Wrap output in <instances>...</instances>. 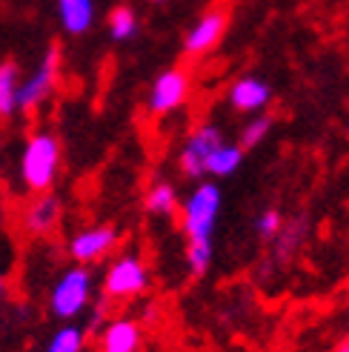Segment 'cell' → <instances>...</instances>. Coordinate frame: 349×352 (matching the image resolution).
<instances>
[{"label": "cell", "instance_id": "6da1fadb", "mask_svg": "<svg viewBox=\"0 0 349 352\" xmlns=\"http://www.w3.org/2000/svg\"><path fill=\"white\" fill-rule=\"evenodd\" d=\"M60 172V140L55 132H32L21 155V178L29 192H52Z\"/></svg>", "mask_w": 349, "mask_h": 352}, {"label": "cell", "instance_id": "7a4b0ae2", "mask_svg": "<svg viewBox=\"0 0 349 352\" xmlns=\"http://www.w3.org/2000/svg\"><path fill=\"white\" fill-rule=\"evenodd\" d=\"M218 215H221V189L215 184L195 186L181 212V223L189 243H212Z\"/></svg>", "mask_w": 349, "mask_h": 352}, {"label": "cell", "instance_id": "3957f363", "mask_svg": "<svg viewBox=\"0 0 349 352\" xmlns=\"http://www.w3.org/2000/svg\"><path fill=\"white\" fill-rule=\"evenodd\" d=\"M89 295H92V275L86 267H72L66 270L58 284L52 287V295H49V307L52 312L58 315L63 321H72L86 309L89 304Z\"/></svg>", "mask_w": 349, "mask_h": 352}, {"label": "cell", "instance_id": "277c9868", "mask_svg": "<svg viewBox=\"0 0 349 352\" xmlns=\"http://www.w3.org/2000/svg\"><path fill=\"white\" fill-rule=\"evenodd\" d=\"M146 287H149V270L137 255H120L117 261H112L106 278H103V292H106V298H115V301L141 295L146 292Z\"/></svg>", "mask_w": 349, "mask_h": 352}, {"label": "cell", "instance_id": "5b68a950", "mask_svg": "<svg viewBox=\"0 0 349 352\" xmlns=\"http://www.w3.org/2000/svg\"><path fill=\"white\" fill-rule=\"evenodd\" d=\"M58 75H60V49L49 46V52L38 63V69H34V72L21 83V89H17V109H23V112L38 109L52 95V89H55Z\"/></svg>", "mask_w": 349, "mask_h": 352}, {"label": "cell", "instance_id": "8992f818", "mask_svg": "<svg viewBox=\"0 0 349 352\" xmlns=\"http://www.w3.org/2000/svg\"><path fill=\"white\" fill-rule=\"evenodd\" d=\"M221 144H223V132L215 126V123H203V126H198L195 132L186 138V144H183V149L178 155L181 172L186 175V178H192V181H201L206 175L209 155H212Z\"/></svg>", "mask_w": 349, "mask_h": 352}, {"label": "cell", "instance_id": "52a82bcc", "mask_svg": "<svg viewBox=\"0 0 349 352\" xmlns=\"http://www.w3.org/2000/svg\"><path fill=\"white\" fill-rule=\"evenodd\" d=\"M189 89H192V78L186 69L181 66H172L166 69L164 75H158V80L152 83L149 98H146V107L152 115H169L174 109H181L183 103L189 100Z\"/></svg>", "mask_w": 349, "mask_h": 352}, {"label": "cell", "instance_id": "ba28073f", "mask_svg": "<svg viewBox=\"0 0 349 352\" xmlns=\"http://www.w3.org/2000/svg\"><path fill=\"white\" fill-rule=\"evenodd\" d=\"M226 26H229V12L226 9H209L206 14H201L195 26L186 32L183 38V52L189 58H201V55H209L226 34Z\"/></svg>", "mask_w": 349, "mask_h": 352}, {"label": "cell", "instance_id": "9c48e42d", "mask_svg": "<svg viewBox=\"0 0 349 352\" xmlns=\"http://www.w3.org/2000/svg\"><path fill=\"white\" fill-rule=\"evenodd\" d=\"M117 243V232L112 226H89L69 241V255L78 263H95L103 255H109Z\"/></svg>", "mask_w": 349, "mask_h": 352}, {"label": "cell", "instance_id": "30bf717a", "mask_svg": "<svg viewBox=\"0 0 349 352\" xmlns=\"http://www.w3.org/2000/svg\"><path fill=\"white\" fill-rule=\"evenodd\" d=\"M60 198L52 192H38L23 209V230L29 235H49L60 221Z\"/></svg>", "mask_w": 349, "mask_h": 352}, {"label": "cell", "instance_id": "8fae6325", "mask_svg": "<svg viewBox=\"0 0 349 352\" xmlns=\"http://www.w3.org/2000/svg\"><path fill=\"white\" fill-rule=\"evenodd\" d=\"M144 341L141 324L132 318H115L100 329L98 352H137Z\"/></svg>", "mask_w": 349, "mask_h": 352}, {"label": "cell", "instance_id": "7c38bea8", "mask_svg": "<svg viewBox=\"0 0 349 352\" xmlns=\"http://www.w3.org/2000/svg\"><path fill=\"white\" fill-rule=\"evenodd\" d=\"M269 100H272L269 83L255 78V75L235 80L232 89H229V103H232V109H238V112H260Z\"/></svg>", "mask_w": 349, "mask_h": 352}, {"label": "cell", "instance_id": "4fadbf2b", "mask_svg": "<svg viewBox=\"0 0 349 352\" xmlns=\"http://www.w3.org/2000/svg\"><path fill=\"white\" fill-rule=\"evenodd\" d=\"M58 17L69 34H83L95 21V3L92 0H58Z\"/></svg>", "mask_w": 349, "mask_h": 352}, {"label": "cell", "instance_id": "5bb4252c", "mask_svg": "<svg viewBox=\"0 0 349 352\" xmlns=\"http://www.w3.org/2000/svg\"><path fill=\"white\" fill-rule=\"evenodd\" d=\"M306 232H309V221H306L304 215H295V218L284 221L281 232L272 238V241H275V258H278V261H289V258L304 246Z\"/></svg>", "mask_w": 349, "mask_h": 352}, {"label": "cell", "instance_id": "9a60e30c", "mask_svg": "<svg viewBox=\"0 0 349 352\" xmlns=\"http://www.w3.org/2000/svg\"><path fill=\"white\" fill-rule=\"evenodd\" d=\"M17 89H21V69L14 60L0 63V120H9L17 112Z\"/></svg>", "mask_w": 349, "mask_h": 352}, {"label": "cell", "instance_id": "2e32d148", "mask_svg": "<svg viewBox=\"0 0 349 352\" xmlns=\"http://www.w3.org/2000/svg\"><path fill=\"white\" fill-rule=\"evenodd\" d=\"M243 164V149L238 144H221L206 161V175H215V178H229L232 172H238V166Z\"/></svg>", "mask_w": 349, "mask_h": 352}, {"label": "cell", "instance_id": "e0dca14e", "mask_svg": "<svg viewBox=\"0 0 349 352\" xmlns=\"http://www.w3.org/2000/svg\"><path fill=\"white\" fill-rule=\"evenodd\" d=\"M144 204H146V212H152V215H172L174 209H178V192H174L172 184L158 181L149 186Z\"/></svg>", "mask_w": 349, "mask_h": 352}, {"label": "cell", "instance_id": "ac0fdd59", "mask_svg": "<svg viewBox=\"0 0 349 352\" xmlns=\"http://www.w3.org/2000/svg\"><path fill=\"white\" fill-rule=\"evenodd\" d=\"M106 23H109V34H112V41H129L135 38V32H137V14L132 6H115L106 17Z\"/></svg>", "mask_w": 349, "mask_h": 352}, {"label": "cell", "instance_id": "d6986e66", "mask_svg": "<svg viewBox=\"0 0 349 352\" xmlns=\"http://www.w3.org/2000/svg\"><path fill=\"white\" fill-rule=\"evenodd\" d=\"M83 344H86V332L75 324H69L55 332V338L49 341L46 352H83Z\"/></svg>", "mask_w": 349, "mask_h": 352}, {"label": "cell", "instance_id": "ffe728a7", "mask_svg": "<svg viewBox=\"0 0 349 352\" xmlns=\"http://www.w3.org/2000/svg\"><path fill=\"white\" fill-rule=\"evenodd\" d=\"M269 132H272V115H258L240 129V144L238 146L240 149H255Z\"/></svg>", "mask_w": 349, "mask_h": 352}, {"label": "cell", "instance_id": "44dd1931", "mask_svg": "<svg viewBox=\"0 0 349 352\" xmlns=\"http://www.w3.org/2000/svg\"><path fill=\"white\" fill-rule=\"evenodd\" d=\"M186 263L192 275H203L212 263V243H189L186 246Z\"/></svg>", "mask_w": 349, "mask_h": 352}, {"label": "cell", "instance_id": "7402d4cb", "mask_svg": "<svg viewBox=\"0 0 349 352\" xmlns=\"http://www.w3.org/2000/svg\"><path fill=\"white\" fill-rule=\"evenodd\" d=\"M284 226V215L278 209H264L258 218H255V232L264 238V241H272Z\"/></svg>", "mask_w": 349, "mask_h": 352}, {"label": "cell", "instance_id": "603a6c76", "mask_svg": "<svg viewBox=\"0 0 349 352\" xmlns=\"http://www.w3.org/2000/svg\"><path fill=\"white\" fill-rule=\"evenodd\" d=\"M335 352H349V338H346V341H341V344L335 346Z\"/></svg>", "mask_w": 349, "mask_h": 352}, {"label": "cell", "instance_id": "cb8c5ba5", "mask_svg": "<svg viewBox=\"0 0 349 352\" xmlns=\"http://www.w3.org/2000/svg\"><path fill=\"white\" fill-rule=\"evenodd\" d=\"M3 292H6V280H3V275H0V298H3Z\"/></svg>", "mask_w": 349, "mask_h": 352}, {"label": "cell", "instance_id": "d4e9b609", "mask_svg": "<svg viewBox=\"0 0 349 352\" xmlns=\"http://www.w3.org/2000/svg\"><path fill=\"white\" fill-rule=\"evenodd\" d=\"M152 3H155V6H164V3H166V0H152Z\"/></svg>", "mask_w": 349, "mask_h": 352}]
</instances>
